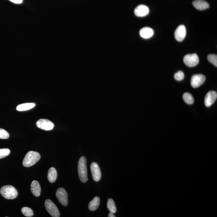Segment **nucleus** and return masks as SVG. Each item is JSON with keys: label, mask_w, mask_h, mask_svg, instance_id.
Wrapping results in <instances>:
<instances>
[{"label": "nucleus", "mask_w": 217, "mask_h": 217, "mask_svg": "<svg viewBox=\"0 0 217 217\" xmlns=\"http://www.w3.org/2000/svg\"><path fill=\"white\" fill-rule=\"evenodd\" d=\"M184 62L187 67H195L199 63V58L196 53L188 54L184 56Z\"/></svg>", "instance_id": "nucleus-5"}, {"label": "nucleus", "mask_w": 217, "mask_h": 217, "mask_svg": "<svg viewBox=\"0 0 217 217\" xmlns=\"http://www.w3.org/2000/svg\"><path fill=\"white\" fill-rule=\"evenodd\" d=\"M108 217H115V215H114V214L111 212L108 214Z\"/></svg>", "instance_id": "nucleus-27"}, {"label": "nucleus", "mask_w": 217, "mask_h": 217, "mask_svg": "<svg viewBox=\"0 0 217 217\" xmlns=\"http://www.w3.org/2000/svg\"><path fill=\"white\" fill-rule=\"evenodd\" d=\"M193 5L196 9L199 10H204L209 8V3L204 0H195L193 2Z\"/></svg>", "instance_id": "nucleus-13"}, {"label": "nucleus", "mask_w": 217, "mask_h": 217, "mask_svg": "<svg viewBox=\"0 0 217 217\" xmlns=\"http://www.w3.org/2000/svg\"><path fill=\"white\" fill-rule=\"evenodd\" d=\"M56 196L59 202L64 206H67L68 204V197L66 190L63 188H59L56 192Z\"/></svg>", "instance_id": "nucleus-6"}, {"label": "nucleus", "mask_w": 217, "mask_h": 217, "mask_svg": "<svg viewBox=\"0 0 217 217\" xmlns=\"http://www.w3.org/2000/svg\"><path fill=\"white\" fill-rule=\"evenodd\" d=\"M217 93L215 91H210L207 93L205 98V104L207 107L212 105L216 101Z\"/></svg>", "instance_id": "nucleus-11"}, {"label": "nucleus", "mask_w": 217, "mask_h": 217, "mask_svg": "<svg viewBox=\"0 0 217 217\" xmlns=\"http://www.w3.org/2000/svg\"><path fill=\"white\" fill-rule=\"evenodd\" d=\"M208 61L215 67H217V56L216 54H210L208 56Z\"/></svg>", "instance_id": "nucleus-22"}, {"label": "nucleus", "mask_w": 217, "mask_h": 217, "mask_svg": "<svg viewBox=\"0 0 217 217\" xmlns=\"http://www.w3.org/2000/svg\"><path fill=\"white\" fill-rule=\"evenodd\" d=\"M21 211L22 213L25 216L31 217L33 216L34 214L33 211L28 207H23L22 208Z\"/></svg>", "instance_id": "nucleus-21"}, {"label": "nucleus", "mask_w": 217, "mask_h": 217, "mask_svg": "<svg viewBox=\"0 0 217 217\" xmlns=\"http://www.w3.org/2000/svg\"><path fill=\"white\" fill-rule=\"evenodd\" d=\"M9 137V134L7 131L2 128H0V139H7Z\"/></svg>", "instance_id": "nucleus-24"}, {"label": "nucleus", "mask_w": 217, "mask_h": 217, "mask_svg": "<svg viewBox=\"0 0 217 217\" xmlns=\"http://www.w3.org/2000/svg\"><path fill=\"white\" fill-rule=\"evenodd\" d=\"M206 79L205 76L202 74H195L191 77V84L193 88H197L204 84Z\"/></svg>", "instance_id": "nucleus-7"}, {"label": "nucleus", "mask_w": 217, "mask_h": 217, "mask_svg": "<svg viewBox=\"0 0 217 217\" xmlns=\"http://www.w3.org/2000/svg\"><path fill=\"white\" fill-rule=\"evenodd\" d=\"M45 206L46 210L48 213L53 217H59L60 216L57 206L51 200L46 199L45 202Z\"/></svg>", "instance_id": "nucleus-4"}, {"label": "nucleus", "mask_w": 217, "mask_h": 217, "mask_svg": "<svg viewBox=\"0 0 217 217\" xmlns=\"http://www.w3.org/2000/svg\"><path fill=\"white\" fill-rule=\"evenodd\" d=\"M91 170L93 179L94 181L98 182L101 179V172L98 165L97 163H93L91 164Z\"/></svg>", "instance_id": "nucleus-10"}, {"label": "nucleus", "mask_w": 217, "mask_h": 217, "mask_svg": "<svg viewBox=\"0 0 217 217\" xmlns=\"http://www.w3.org/2000/svg\"><path fill=\"white\" fill-rule=\"evenodd\" d=\"M9 1L15 4H21L23 2V0H9Z\"/></svg>", "instance_id": "nucleus-26"}, {"label": "nucleus", "mask_w": 217, "mask_h": 217, "mask_svg": "<svg viewBox=\"0 0 217 217\" xmlns=\"http://www.w3.org/2000/svg\"><path fill=\"white\" fill-rule=\"evenodd\" d=\"M107 207L110 212L115 214L116 212L117 209L115 203L112 199H108L107 202Z\"/></svg>", "instance_id": "nucleus-19"}, {"label": "nucleus", "mask_w": 217, "mask_h": 217, "mask_svg": "<svg viewBox=\"0 0 217 217\" xmlns=\"http://www.w3.org/2000/svg\"><path fill=\"white\" fill-rule=\"evenodd\" d=\"M174 37L176 40L179 42L184 40L186 36V29L184 25H179L176 29L174 33Z\"/></svg>", "instance_id": "nucleus-9"}, {"label": "nucleus", "mask_w": 217, "mask_h": 217, "mask_svg": "<svg viewBox=\"0 0 217 217\" xmlns=\"http://www.w3.org/2000/svg\"><path fill=\"white\" fill-rule=\"evenodd\" d=\"M78 171L80 180L82 182H86L88 180L87 177V160L84 156H82L79 160Z\"/></svg>", "instance_id": "nucleus-2"}, {"label": "nucleus", "mask_w": 217, "mask_h": 217, "mask_svg": "<svg viewBox=\"0 0 217 217\" xmlns=\"http://www.w3.org/2000/svg\"><path fill=\"white\" fill-rule=\"evenodd\" d=\"M1 195L8 199H13L18 195V191L15 187L11 185H6L0 189Z\"/></svg>", "instance_id": "nucleus-3"}, {"label": "nucleus", "mask_w": 217, "mask_h": 217, "mask_svg": "<svg viewBox=\"0 0 217 217\" xmlns=\"http://www.w3.org/2000/svg\"><path fill=\"white\" fill-rule=\"evenodd\" d=\"M37 127L41 129L46 131L51 130L54 128L53 122L47 119H39L36 123Z\"/></svg>", "instance_id": "nucleus-8"}, {"label": "nucleus", "mask_w": 217, "mask_h": 217, "mask_svg": "<svg viewBox=\"0 0 217 217\" xmlns=\"http://www.w3.org/2000/svg\"><path fill=\"white\" fill-rule=\"evenodd\" d=\"M36 106L34 103H26L20 104L17 107V110L20 111H25L32 109Z\"/></svg>", "instance_id": "nucleus-18"}, {"label": "nucleus", "mask_w": 217, "mask_h": 217, "mask_svg": "<svg viewBox=\"0 0 217 217\" xmlns=\"http://www.w3.org/2000/svg\"><path fill=\"white\" fill-rule=\"evenodd\" d=\"M31 190L34 196L38 197L40 195L41 189L38 182L34 180L32 182L31 185Z\"/></svg>", "instance_id": "nucleus-15"}, {"label": "nucleus", "mask_w": 217, "mask_h": 217, "mask_svg": "<svg viewBox=\"0 0 217 217\" xmlns=\"http://www.w3.org/2000/svg\"><path fill=\"white\" fill-rule=\"evenodd\" d=\"M183 99L184 102L189 105H191L194 102V98L192 95L189 93H185L183 95Z\"/></svg>", "instance_id": "nucleus-20"}, {"label": "nucleus", "mask_w": 217, "mask_h": 217, "mask_svg": "<svg viewBox=\"0 0 217 217\" xmlns=\"http://www.w3.org/2000/svg\"><path fill=\"white\" fill-rule=\"evenodd\" d=\"M149 8L146 5H140L137 7L134 10L135 15L138 17L146 16L149 13Z\"/></svg>", "instance_id": "nucleus-12"}, {"label": "nucleus", "mask_w": 217, "mask_h": 217, "mask_svg": "<svg viewBox=\"0 0 217 217\" xmlns=\"http://www.w3.org/2000/svg\"><path fill=\"white\" fill-rule=\"evenodd\" d=\"M40 154L38 152L30 151L25 155L23 161V165L25 167H29L36 164L40 159Z\"/></svg>", "instance_id": "nucleus-1"}, {"label": "nucleus", "mask_w": 217, "mask_h": 217, "mask_svg": "<svg viewBox=\"0 0 217 217\" xmlns=\"http://www.w3.org/2000/svg\"><path fill=\"white\" fill-rule=\"evenodd\" d=\"M154 34V32L153 29L149 27L142 28L139 31V35L144 39L150 38L153 37Z\"/></svg>", "instance_id": "nucleus-14"}, {"label": "nucleus", "mask_w": 217, "mask_h": 217, "mask_svg": "<svg viewBox=\"0 0 217 217\" xmlns=\"http://www.w3.org/2000/svg\"><path fill=\"white\" fill-rule=\"evenodd\" d=\"M57 177V171L53 167H51L48 173V179L51 183H53L56 181Z\"/></svg>", "instance_id": "nucleus-16"}, {"label": "nucleus", "mask_w": 217, "mask_h": 217, "mask_svg": "<svg viewBox=\"0 0 217 217\" xmlns=\"http://www.w3.org/2000/svg\"><path fill=\"white\" fill-rule=\"evenodd\" d=\"M184 73L182 71H179L174 74V78L177 81H181L184 79Z\"/></svg>", "instance_id": "nucleus-25"}, {"label": "nucleus", "mask_w": 217, "mask_h": 217, "mask_svg": "<svg viewBox=\"0 0 217 217\" xmlns=\"http://www.w3.org/2000/svg\"><path fill=\"white\" fill-rule=\"evenodd\" d=\"M100 204V199L98 197H95L89 202L88 209L90 211H94L98 209Z\"/></svg>", "instance_id": "nucleus-17"}, {"label": "nucleus", "mask_w": 217, "mask_h": 217, "mask_svg": "<svg viewBox=\"0 0 217 217\" xmlns=\"http://www.w3.org/2000/svg\"><path fill=\"white\" fill-rule=\"evenodd\" d=\"M10 153V150L8 149H0V159L7 157Z\"/></svg>", "instance_id": "nucleus-23"}]
</instances>
